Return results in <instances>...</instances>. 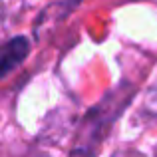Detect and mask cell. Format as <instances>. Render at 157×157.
Returning a JSON list of instances; mask_svg holds the SVG:
<instances>
[{
    "label": "cell",
    "mask_w": 157,
    "mask_h": 157,
    "mask_svg": "<svg viewBox=\"0 0 157 157\" xmlns=\"http://www.w3.org/2000/svg\"><path fill=\"white\" fill-rule=\"evenodd\" d=\"M30 52V40L24 36H16L2 44L0 48V80L6 78L10 72H14Z\"/></svg>",
    "instance_id": "obj_1"
},
{
    "label": "cell",
    "mask_w": 157,
    "mask_h": 157,
    "mask_svg": "<svg viewBox=\"0 0 157 157\" xmlns=\"http://www.w3.org/2000/svg\"><path fill=\"white\" fill-rule=\"evenodd\" d=\"M2 22H4V12H2V8H0V34H2ZM4 42H6V40H0V48H2Z\"/></svg>",
    "instance_id": "obj_3"
},
{
    "label": "cell",
    "mask_w": 157,
    "mask_h": 157,
    "mask_svg": "<svg viewBox=\"0 0 157 157\" xmlns=\"http://www.w3.org/2000/svg\"><path fill=\"white\" fill-rule=\"evenodd\" d=\"M113 157H143V155L137 153V151H119V153H115Z\"/></svg>",
    "instance_id": "obj_2"
}]
</instances>
